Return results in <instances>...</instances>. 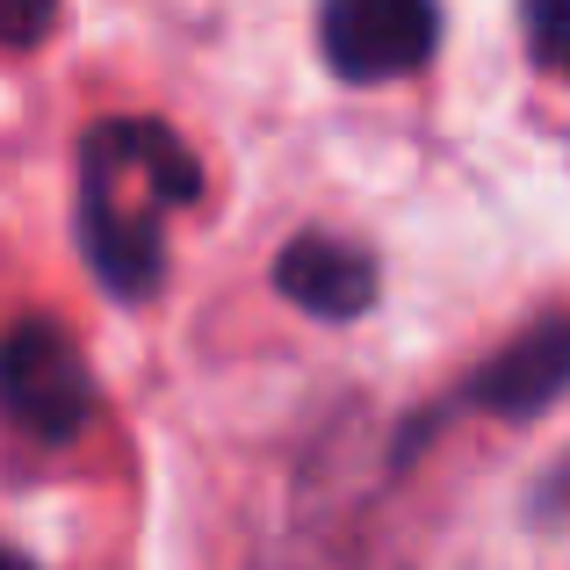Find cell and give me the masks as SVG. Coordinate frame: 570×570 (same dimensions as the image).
<instances>
[{"label":"cell","instance_id":"obj_5","mask_svg":"<svg viewBox=\"0 0 570 570\" xmlns=\"http://www.w3.org/2000/svg\"><path fill=\"white\" fill-rule=\"evenodd\" d=\"M563 383H570V333H563V318H542L528 340H513V347L470 383V397L499 419H534L563 397Z\"/></svg>","mask_w":570,"mask_h":570},{"label":"cell","instance_id":"obj_4","mask_svg":"<svg viewBox=\"0 0 570 570\" xmlns=\"http://www.w3.org/2000/svg\"><path fill=\"white\" fill-rule=\"evenodd\" d=\"M275 289L289 296L296 311H311V318H362L368 304H376V261H368L362 246H347V238H325V232H304L282 246L275 261Z\"/></svg>","mask_w":570,"mask_h":570},{"label":"cell","instance_id":"obj_8","mask_svg":"<svg viewBox=\"0 0 570 570\" xmlns=\"http://www.w3.org/2000/svg\"><path fill=\"white\" fill-rule=\"evenodd\" d=\"M0 570H37L29 557H8V549H0Z\"/></svg>","mask_w":570,"mask_h":570},{"label":"cell","instance_id":"obj_1","mask_svg":"<svg viewBox=\"0 0 570 570\" xmlns=\"http://www.w3.org/2000/svg\"><path fill=\"white\" fill-rule=\"evenodd\" d=\"M203 195V159L153 116L95 124L80 145V246L101 289L138 304L167 267V209Z\"/></svg>","mask_w":570,"mask_h":570},{"label":"cell","instance_id":"obj_2","mask_svg":"<svg viewBox=\"0 0 570 570\" xmlns=\"http://www.w3.org/2000/svg\"><path fill=\"white\" fill-rule=\"evenodd\" d=\"M0 412L43 448H66L95 419V376H87L66 325L22 318L0 340Z\"/></svg>","mask_w":570,"mask_h":570},{"label":"cell","instance_id":"obj_7","mask_svg":"<svg viewBox=\"0 0 570 570\" xmlns=\"http://www.w3.org/2000/svg\"><path fill=\"white\" fill-rule=\"evenodd\" d=\"M563 8H570V0H528V29H534V58H542V72H557V58H563Z\"/></svg>","mask_w":570,"mask_h":570},{"label":"cell","instance_id":"obj_3","mask_svg":"<svg viewBox=\"0 0 570 570\" xmlns=\"http://www.w3.org/2000/svg\"><path fill=\"white\" fill-rule=\"evenodd\" d=\"M441 43L433 0H325L318 8V51L347 87H376L419 72Z\"/></svg>","mask_w":570,"mask_h":570},{"label":"cell","instance_id":"obj_6","mask_svg":"<svg viewBox=\"0 0 570 570\" xmlns=\"http://www.w3.org/2000/svg\"><path fill=\"white\" fill-rule=\"evenodd\" d=\"M51 22H58V0H0V43H14V51L43 43Z\"/></svg>","mask_w":570,"mask_h":570}]
</instances>
